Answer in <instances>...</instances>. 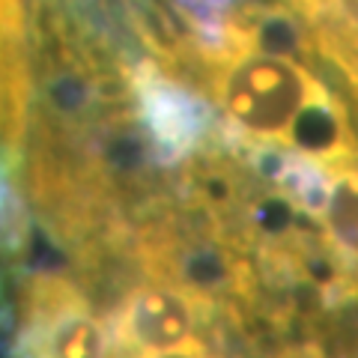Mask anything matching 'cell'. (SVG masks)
<instances>
[{
  "label": "cell",
  "mask_w": 358,
  "mask_h": 358,
  "mask_svg": "<svg viewBox=\"0 0 358 358\" xmlns=\"http://www.w3.org/2000/svg\"><path fill=\"white\" fill-rule=\"evenodd\" d=\"M27 15L24 0H0V171L18 159L27 122Z\"/></svg>",
  "instance_id": "6da1fadb"
}]
</instances>
